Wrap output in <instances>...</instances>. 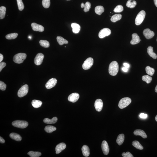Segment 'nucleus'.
Segmentation results:
<instances>
[{
	"mask_svg": "<svg viewBox=\"0 0 157 157\" xmlns=\"http://www.w3.org/2000/svg\"><path fill=\"white\" fill-rule=\"evenodd\" d=\"M119 71V65L117 62L113 61L109 66V72L110 75L115 76L117 75Z\"/></svg>",
	"mask_w": 157,
	"mask_h": 157,
	"instance_id": "obj_1",
	"label": "nucleus"
},
{
	"mask_svg": "<svg viewBox=\"0 0 157 157\" xmlns=\"http://www.w3.org/2000/svg\"><path fill=\"white\" fill-rule=\"evenodd\" d=\"M27 55L25 53H20L15 54L13 58V61L15 63L20 64L22 63L25 60Z\"/></svg>",
	"mask_w": 157,
	"mask_h": 157,
	"instance_id": "obj_2",
	"label": "nucleus"
},
{
	"mask_svg": "<svg viewBox=\"0 0 157 157\" xmlns=\"http://www.w3.org/2000/svg\"><path fill=\"white\" fill-rule=\"evenodd\" d=\"M132 102L131 99L128 97H124L121 99L119 102V107L120 108L123 109L126 108Z\"/></svg>",
	"mask_w": 157,
	"mask_h": 157,
	"instance_id": "obj_3",
	"label": "nucleus"
},
{
	"mask_svg": "<svg viewBox=\"0 0 157 157\" xmlns=\"http://www.w3.org/2000/svg\"><path fill=\"white\" fill-rule=\"evenodd\" d=\"M145 15V12L144 10L141 11L138 14L135 20V24L137 25L141 24L143 21Z\"/></svg>",
	"mask_w": 157,
	"mask_h": 157,
	"instance_id": "obj_4",
	"label": "nucleus"
},
{
	"mask_svg": "<svg viewBox=\"0 0 157 157\" xmlns=\"http://www.w3.org/2000/svg\"><path fill=\"white\" fill-rule=\"evenodd\" d=\"M12 125L15 127L24 129L28 126V123L27 121H25L17 120L13 121L12 122Z\"/></svg>",
	"mask_w": 157,
	"mask_h": 157,
	"instance_id": "obj_5",
	"label": "nucleus"
},
{
	"mask_svg": "<svg viewBox=\"0 0 157 157\" xmlns=\"http://www.w3.org/2000/svg\"><path fill=\"white\" fill-rule=\"evenodd\" d=\"M28 91L29 87L27 85H23L18 90V97H24L27 94Z\"/></svg>",
	"mask_w": 157,
	"mask_h": 157,
	"instance_id": "obj_6",
	"label": "nucleus"
},
{
	"mask_svg": "<svg viewBox=\"0 0 157 157\" xmlns=\"http://www.w3.org/2000/svg\"><path fill=\"white\" fill-rule=\"evenodd\" d=\"M94 63V60L91 57H89L85 60L82 65V68L85 70H87L93 66Z\"/></svg>",
	"mask_w": 157,
	"mask_h": 157,
	"instance_id": "obj_7",
	"label": "nucleus"
},
{
	"mask_svg": "<svg viewBox=\"0 0 157 157\" xmlns=\"http://www.w3.org/2000/svg\"><path fill=\"white\" fill-rule=\"evenodd\" d=\"M111 33V31L110 29L108 28H104L99 32L98 36L99 38H102L109 35Z\"/></svg>",
	"mask_w": 157,
	"mask_h": 157,
	"instance_id": "obj_8",
	"label": "nucleus"
},
{
	"mask_svg": "<svg viewBox=\"0 0 157 157\" xmlns=\"http://www.w3.org/2000/svg\"><path fill=\"white\" fill-rule=\"evenodd\" d=\"M44 57V55L43 54L39 53L37 54L34 60L35 64L37 66L41 65L43 62Z\"/></svg>",
	"mask_w": 157,
	"mask_h": 157,
	"instance_id": "obj_9",
	"label": "nucleus"
},
{
	"mask_svg": "<svg viewBox=\"0 0 157 157\" xmlns=\"http://www.w3.org/2000/svg\"><path fill=\"white\" fill-rule=\"evenodd\" d=\"M143 34L147 39H149L153 38L154 36L155 33L149 29H146L144 31Z\"/></svg>",
	"mask_w": 157,
	"mask_h": 157,
	"instance_id": "obj_10",
	"label": "nucleus"
},
{
	"mask_svg": "<svg viewBox=\"0 0 157 157\" xmlns=\"http://www.w3.org/2000/svg\"><path fill=\"white\" fill-rule=\"evenodd\" d=\"M94 106L96 109L97 111H101L103 107V102L101 99H96L95 102Z\"/></svg>",
	"mask_w": 157,
	"mask_h": 157,
	"instance_id": "obj_11",
	"label": "nucleus"
},
{
	"mask_svg": "<svg viewBox=\"0 0 157 157\" xmlns=\"http://www.w3.org/2000/svg\"><path fill=\"white\" fill-rule=\"evenodd\" d=\"M57 83L56 79L54 78H51L46 83V88L48 89H50L55 86Z\"/></svg>",
	"mask_w": 157,
	"mask_h": 157,
	"instance_id": "obj_12",
	"label": "nucleus"
},
{
	"mask_svg": "<svg viewBox=\"0 0 157 157\" xmlns=\"http://www.w3.org/2000/svg\"><path fill=\"white\" fill-rule=\"evenodd\" d=\"M102 148L104 154L107 155L108 154L109 151V148L108 143L106 141H102Z\"/></svg>",
	"mask_w": 157,
	"mask_h": 157,
	"instance_id": "obj_13",
	"label": "nucleus"
},
{
	"mask_svg": "<svg viewBox=\"0 0 157 157\" xmlns=\"http://www.w3.org/2000/svg\"><path fill=\"white\" fill-rule=\"evenodd\" d=\"M80 97V95L77 93H73L68 96V101L73 103L76 102Z\"/></svg>",
	"mask_w": 157,
	"mask_h": 157,
	"instance_id": "obj_14",
	"label": "nucleus"
},
{
	"mask_svg": "<svg viewBox=\"0 0 157 157\" xmlns=\"http://www.w3.org/2000/svg\"><path fill=\"white\" fill-rule=\"evenodd\" d=\"M31 26L33 30L35 31L42 32L44 31V28L42 26L37 24L35 23H32Z\"/></svg>",
	"mask_w": 157,
	"mask_h": 157,
	"instance_id": "obj_15",
	"label": "nucleus"
},
{
	"mask_svg": "<svg viewBox=\"0 0 157 157\" xmlns=\"http://www.w3.org/2000/svg\"><path fill=\"white\" fill-rule=\"evenodd\" d=\"M132 39L130 41L132 45H135L139 43L141 40L140 39V37L136 33L133 34L132 35Z\"/></svg>",
	"mask_w": 157,
	"mask_h": 157,
	"instance_id": "obj_16",
	"label": "nucleus"
},
{
	"mask_svg": "<svg viewBox=\"0 0 157 157\" xmlns=\"http://www.w3.org/2000/svg\"><path fill=\"white\" fill-rule=\"evenodd\" d=\"M66 145L64 143H62L57 145L55 148L56 153L58 154L66 148Z\"/></svg>",
	"mask_w": 157,
	"mask_h": 157,
	"instance_id": "obj_17",
	"label": "nucleus"
},
{
	"mask_svg": "<svg viewBox=\"0 0 157 157\" xmlns=\"http://www.w3.org/2000/svg\"><path fill=\"white\" fill-rule=\"evenodd\" d=\"M134 134L136 136H141L144 139H145L147 137L146 134L144 131L141 130H136L133 132Z\"/></svg>",
	"mask_w": 157,
	"mask_h": 157,
	"instance_id": "obj_18",
	"label": "nucleus"
},
{
	"mask_svg": "<svg viewBox=\"0 0 157 157\" xmlns=\"http://www.w3.org/2000/svg\"><path fill=\"white\" fill-rule=\"evenodd\" d=\"M71 27L72 28L73 32L74 34H77L80 31L81 27L80 26L76 23H72L71 24Z\"/></svg>",
	"mask_w": 157,
	"mask_h": 157,
	"instance_id": "obj_19",
	"label": "nucleus"
},
{
	"mask_svg": "<svg viewBox=\"0 0 157 157\" xmlns=\"http://www.w3.org/2000/svg\"><path fill=\"white\" fill-rule=\"evenodd\" d=\"M147 52L150 57L153 59H156L157 58V54L154 52L153 48L151 46H149L147 49Z\"/></svg>",
	"mask_w": 157,
	"mask_h": 157,
	"instance_id": "obj_20",
	"label": "nucleus"
},
{
	"mask_svg": "<svg viewBox=\"0 0 157 157\" xmlns=\"http://www.w3.org/2000/svg\"><path fill=\"white\" fill-rule=\"evenodd\" d=\"M82 150L84 156L88 157L89 156L90 154V149L87 146L84 145L82 147Z\"/></svg>",
	"mask_w": 157,
	"mask_h": 157,
	"instance_id": "obj_21",
	"label": "nucleus"
},
{
	"mask_svg": "<svg viewBox=\"0 0 157 157\" xmlns=\"http://www.w3.org/2000/svg\"><path fill=\"white\" fill-rule=\"evenodd\" d=\"M58 120L57 117H54L52 119H50L48 118H46L43 120V122L47 124H52L56 123Z\"/></svg>",
	"mask_w": 157,
	"mask_h": 157,
	"instance_id": "obj_22",
	"label": "nucleus"
},
{
	"mask_svg": "<svg viewBox=\"0 0 157 157\" xmlns=\"http://www.w3.org/2000/svg\"><path fill=\"white\" fill-rule=\"evenodd\" d=\"M81 7L82 8H84V11L86 12L89 11L91 7V4L89 2H86L85 4L82 3L81 4Z\"/></svg>",
	"mask_w": 157,
	"mask_h": 157,
	"instance_id": "obj_23",
	"label": "nucleus"
},
{
	"mask_svg": "<svg viewBox=\"0 0 157 157\" xmlns=\"http://www.w3.org/2000/svg\"><path fill=\"white\" fill-rule=\"evenodd\" d=\"M10 136L12 139L17 141H21L22 139L20 135L15 133H11L10 134Z\"/></svg>",
	"mask_w": 157,
	"mask_h": 157,
	"instance_id": "obj_24",
	"label": "nucleus"
},
{
	"mask_svg": "<svg viewBox=\"0 0 157 157\" xmlns=\"http://www.w3.org/2000/svg\"><path fill=\"white\" fill-rule=\"evenodd\" d=\"M125 140V135L123 134H119L118 136L116 142L119 145H122Z\"/></svg>",
	"mask_w": 157,
	"mask_h": 157,
	"instance_id": "obj_25",
	"label": "nucleus"
},
{
	"mask_svg": "<svg viewBox=\"0 0 157 157\" xmlns=\"http://www.w3.org/2000/svg\"><path fill=\"white\" fill-rule=\"evenodd\" d=\"M95 11L96 14L100 15L104 12L105 9L103 6H98L96 7Z\"/></svg>",
	"mask_w": 157,
	"mask_h": 157,
	"instance_id": "obj_26",
	"label": "nucleus"
},
{
	"mask_svg": "<svg viewBox=\"0 0 157 157\" xmlns=\"http://www.w3.org/2000/svg\"><path fill=\"white\" fill-rule=\"evenodd\" d=\"M57 39L59 44L60 46L64 44H67L68 43V40L65 39L61 36H57Z\"/></svg>",
	"mask_w": 157,
	"mask_h": 157,
	"instance_id": "obj_27",
	"label": "nucleus"
},
{
	"mask_svg": "<svg viewBox=\"0 0 157 157\" xmlns=\"http://www.w3.org/2000/svg\"><path fill=\"white\" fill-rule=\"evenodd\" d=\"M32 105L34 108H37L41 106L42 102L40 100H33L32 101Z\"/></svg>",
	"mask_w": 157,
	"mask_h": 157,
	"instance_id": "obj_28",
	"label": "nucleus"
},
{
	"mask_svg": "<svg viewBox=\"0 0 157 157\" xmlns=\"http://www.w3.org/2000/svg\"><path fill=\"white\" fill-rule=\"evenodd\" d=\"M122 17V15L121 14H116L111 17V21L113 23L116 22L121 19Z\"/></svg>",
	"mask_w": 157,
	"mask_h": 157,
	"instance_id": "obj_29",
	"label": "nucleus"
},
{
	"mask_svg": "<svg viewBox=\"0 0 157 157\" xmlns=\"http://www.w3.org/2000/svg\"><path fill=\"white\" fill-rule=\"evenodd\" d=\"M56 127L51 125H48L45 127V131L48 133H51L56 130Z\"/></svg>",
	"mask_w": 157,
	"mask_h": 157,
	"instance_id": "obj_30",
	"label": "nucleus"
},
{
	"mask_svg": "<svg viewBox=\"0 0 157 157\" xmlns=\"http://www.w3.org/2000/svg\"><path fill=\"white\" fill-rule=\"evenodd\" d=\"M136 1L133 0H129L127 1L126 3V6L131 8H133L136 5Z\"/></svg>",
	"mask_w": 157,
	"mask_h": 157,
	"instance_id": "obj_31",
	"label": "nucleus"
},
{
	"mask_svg": "<svg viewBox=\"0 0 157 157\" xmlns=\"http://www.w3.org/2000/svg\"><path fill=\"white\" fill-rule=\"evenodd\" d=\"M6 9L5 7L4 6L0 7V19H4L6 15Z\"/></svg>",
	"mask_w": 157,
	"mask_h": 157,
	"instance_id": "obj_32",
	"label": "nucleus"
},
{
	"mask_svg": "<svg viewBox=\"0 0 157 157\" xmlns=\"http://www.w3.org/2000/svg\"><path fill=\"white\" fill-rule=\"evenodd\" d=\"M132 145H133V146L136 147V149H139V150H142L144 149L143 147L138 141H133L132 143Z\"/></svg>",
	"mask_w": 157,
	"mask_h": 157,
	"instance_id": "obj_33",
	"label": "nucleus"
},
{
	"mask_svg": "<svg viewBox=\"0 0 157 157\" xmlns=\"http://www.w3.org/2000/svg\"><path fill=\"white\" fill-rule=\"evenodd\" d=\"M145 71L147 74L151 76L153 75L155 72V69L149 66H147L146 67Z\"/></svg>",
	"mask_w": 157,
	"mask_h": 157,
	"instance_id": "obj_34",
	"label": "nucleus"
},
{
	"mask_svg": "<svg viewBox=\"0 0 157 157\" xmlns=\"http://www.w3.org/2000/svg\"><path fill=\"white\" fill-rule=\"evenodd\" d=\"M28 154L31 157H38L41 156V153L39 152L31 151L28 153Z\"/></svg>",
	"mask_w": 157,
	"mask_h": 157,
	"instance_id": "obj_35",
	"label": "nucleus"
},
{
	"mask_svg": "<svg viewBox=\"0 0 157 157\" xmlns=\"http://www.w3.org/2000/svg\"><path fill=\"white\" fill-rule=\"evenodd\" d=\"M39 43L40 46L45 48H49L50 46L49 42L46 40H40Z\"/></svg>",
	"mask_w": 157,
	"mask_h": 157,
	"instance_id": "obj_36",
	"label": "nucleus"
},
{
	"mask_svg": "<svg viewBox=\"0 0 157 157\" xmlns=\"http://www.w3.org/2000/svg\"><path fill=\"white\" fill-rule=\"evenodd\" d=\"M18 34L13 33L8 34L6 36V38L8 40L14 39L16 38L18 36Z\"/></svg>",
	"mask_w": 157,
	"mask_h": 157,
	"instance_id": "obj_37",
	"label": "nucleus"
},
{
	"mask_svg": "<svg viewBox=\"0 0 157 157\" xmlns=\"http://www.w3.org/2000/svg\"><path fill=\"white\" fill-rule=\"evenodd\" d=\"M142 80L143 81L146 82L147 84H149L151 82L152 78L148 75L143 76L142 77Z\"/></svg>",
	"mask_w": 157,
	"mask_h": 157,
	"instance_id": "obj_38",
	"label": "nucleus"
},
{
	"mask_svg": "<svg viewBox=\"0 0 157 157\" xmlns=\"http://www.w3.org/2000/svg\"><path fill=\"white\" fill-rule=\"evenodd\" d=\"M19 10L20 11L23 10L24 8V5L22 0H17Z\"/></svg>",
	"mask_w": 157,
	"mask_h": 157,
	"instance_id": "obj_39",
	"label": "nucleus"
},
{
	"mask_svg": "<svg viewBox=\"0 0 157 157\" xmlns=\"http://www.w3.org/2000/svg\"><path fill=\"white\" fill-rule=\"evenodd\" d=\"M42 4L45 8H48L50 4V0H43Z\"/></svg>",
	"mask_w": 157,
	"mask_h": 157,
	"instance_id": "obj_40",
	"label": "nucleus"
},
{
	"mask_svg": "<svg viewBox=\"0 0 157 157\" xmlns=\"http://www.w3.org/2000/svg\"><path fill=\"white\" fill-rule=\"evenodd\" d=\"M123 10V7L121 5H118L114 9V12L115 13H120Z\"/></svg>",
	"mask_w": 157,
	"mask_h": 157,
	"instance_id": "obj_41",
	"label": "nucleus"
},
{
	"mask_svg": "<svg viewBox=\"0 0 157 157\" xmlns=\"http://www.w3.org/2000/svg\"><path fill=\"white\" fill-rule=\"evenodd\" d=\"M7 85L4 82L0 81V89L2 91H5L6 89Z\"/></svg>",
	"mask_w": 157,
	"mask_h": 157,
	"instance_id": "obj_42",
	"label": "nucleus"
},
{
	"mask_svg": "<svg viewBox=\"0 0 157 157\" xmlns=\"http://www.w3.org/2000/svg\"><path fill=\"white\" fill-rule=\"evenodd\" d=\"M123 157H133V155L129 152H127V153H123L122 154Z\"/></svg>",
	"mask_w": 157,
	"mask_h": 157,
	"instance_id": "obj_43",
	"label": "nucleus"
},
{
	"mask_svg": "<svg viewBox=\"0 0 157 157\" xmlns=\"http://www.w3.org/2000/svg\"><path fill=\"white\" fill-rule=\"evenodd\" d=\"M6 64L4 62H1L0 63V72H1V70L6 66Z\"/></svg>",
	"mask_w": 157,
	"mask_h": 157,
	"instance_id": "obj_44",
	"label": "nucleus"
},
{
	"mask_svg": "<svg viewBox=\"0 0 157 157\" xmlns=\"http://www.w3.org/2000/svg\"><path fill=\"white\" fill-rule=\"evenodd\" d=\"M140 117L143 119H146L147 117V115L144 113H141L139 115Z\"/></svg>",
	"mask_w": 157,
	"mask_h": 157,
	"instance_id": "obj_45",
	"label": "nucleus"
},
{
	"mask_svg": "<svg viewBox=\"0 0 157 157\" xmlns=\"http://www.w3.org/2000/svg\"><path fill=\"white\" fill-rule=\"evenodd\" d=\"M5 142L4 140L1 136L0 137V142L1 144H4Z\"/></svg>",
	"mask_w": 157,
	"mask_h": 157,
	"instance_id": "obj_46",
	"label": "nucleus"
},
{
	"mask_svg": "<svg viewBox=\"0 0 157 157\" xmlns=\"http://www.w3.org/2000/svg\"><path fill=\"white\" fill-rule=\"evenodd\" d=\"M123 65L125 67L128 68L130 67V65L128 64L127 63H123Z\"/></svg>",
	"mask_w": 157,
	"mask_h": 157,
	"instance_id": "obj_47",
	"label": "nucleus"
},
{
	"mask_svg": "<svg viewBox=\"0 0 157 157\" xmlns=\"http://www.w3.org/2000/svg\"><path fill=\"white\" fill-rule=\"evenodd\" d=\"M128 68L126 67H123L122 68V70L124 72H127L128 71Z\"/></svg>",
	"mask_w": 157,
	"mask_h": 157,
	"instance_id": "obj_48",
	"label": "nucleus"
},
{
	"mask_svg": "<svg viewBox=\"0 0 157 157\" xmlns=\"http://www.w3.org/2000/svg\"><path fill=\"white\" fill-rule=\"evenodd\" d=\"M3 59V56L1 54H0V62H1Z\"/></svg>",
	"mask_w": 157,
	"mask_h": 157,
	"instance_id": "obj_49",
	"label": "nucleus"
},
{
	"mask_svg": "<svg viewBox=\"0 0 157 157\" xmlns=\"http://www.w3.org/2000/svg\"><path fill=\"white\" fill-rule=\"evenodd\" d=\"M154 1L155 6L157 7V0H154Z\"/></svg>",
	"mask_w": 157,
	"mask_h": 157,
	"instance_id": "obj_50",
	"label": "nucleus"
},
{
	"mask_svg": "<svg viewBox=\"0 0 157 157\" xmlns=\"http://www.w3.org/2000/svg\"><path fill=\"white\" fill-rule=\"evenodd\" d=\"M155 91L156 93H157V85H156V87H155Z\"/></svg>",
	"mask_w": 157,
	"mask_h": 157,
	"instance_id": "obj_51",
	"label": "nucleus"
},
{
	"mask_svg": "<svg viewBox=\"0 0 157 157\" xmlns=\"http://www.w3.org/2000/svg\"><path fill=\"white\" fill-rule=\"evenodd\" d=\"M155 120L157 122V115L156 116V117H155Z\"/></svg>",
	"mask_w": 157,
	"mask_h": 157,
	"instance_id": "obj_52",
	"label": "nucleus"
},
{
	"mask_svg": "<svg viewBox=\"0 0 157 157\" xmlns=\"http://www.w3.org/2000/svg\"><path fill=\"white\" fill-rule=\"evenodd\" d=\"M29 39H31L32 37H30V36H29Z\"/></svg>",
	"mask_w": 157,
	"mask_h": 157,
	"instance_id": "obj_53",
	"label": "nucleus"
},
{
	"mask_svg": "<svg viewBox=\"0 0 157 157\" xmlns=\"http://www.w3.org/2000/svg\"></svg>",
	"mask_w": 157,
	"mask_h": 157,
	"instance_id": "obj_54",
	"label": "nucleus"
},
{
	"mask_svg": "<svg viewBox=\"0 0 157 157\" xmlns=\"http://www.w3.org/2000/svg\"></svg>",
	"mask_w": 157,
	"mask_h": 157,
	"instance_id": "obj_55",
	"label": "nucleus"
}]
</instances>
